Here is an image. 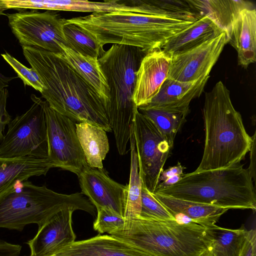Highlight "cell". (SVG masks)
Returning <instances> with one entry per match:
<instances>
[{
    "label": "cell",
    "mask_w": 256,
    "mask_h": 256,
    "mask_svg": "<svg viewBox=\"0 0 256 256\" xmlns=\"http://www.w3.org/2000/svg\"><path fill=\"white\" fill-rule=\"evenodd\" d=\"M202 256H213L210 250L205 252Z\"/></svg>",
    "instance_id": "obj_41"
},
{
    "label": "cell",
    "mask_w": 256,
    "mask_h": 256,
    "mask_svg": "<svg viewBox=\"0 0 256 256\" xmlns=\"http://www.w3.org/2000/svg\"><path fill=\"white\" fill-rule=\"evenodd\" d=\"M8 96V92L6 88L0 90V144L4 136L3 132L5 127L12 120L11 116L6 110Z\"/></svg>",
    "instance_id": "obj_33"
},
{
    "label": "cell",
    "mask_w": 256,
    "mask_h": 256,
    "mask_svg": "<svg viewBox=\"0 0 256 256\" xmlns=\"http://www.w3.org/2000/svg\"><path fill=\"white\" fill-rule=\"evenodd\" d=\"M130 166L129 182L124 192V220L139 217L141 210L142 179L140 175L138 163L133 131L130 139Z\"/></svg>",
    "instance_id": "obj_28"
},
{
    "label": "cell",
    "mask_w": 256,
    "mask_h": 256,
    "mask_svg": "<svg viewBox=\"0 0 256 256\" xmlns=\"http://www.w3.org/2000/svg\"><path fill=\"white\" fill-rule=\"evenodd\" d=\"M227 44L226 34L223 32L194 49L172 57L168 78L191 82L210 75Z\"/></svg>",
    "instance_id": "obj_12"
},
{
    "label": "cell",
    "mask_w": 256,
    "mask_h": 256,
    "mask_svg": "<svg viewBox=\"0 0 256 256\" xmlns=\"http://www.w3.org/2000/svg\"><path fill=\"white\" fill-rule=\"evenodd\" d=\"M86 32L102 46L112 44L139 48L146 52L193 22L130 12L92 13L66 19Z\"/></svg>",
    "instance_id": "obj_3"
},
{
    "label": "cell",
    "mask_w": 256,
    "mask_h": 256,
    "mask_svg": "<svg viewBox=\"0 0 256 256\" xmlns=\"http://www.w3.org/2000/svg\"><path fill=\"white\" fill-rule=\"evenodd\" d=\"M206 228L212 238L209 250L213 256H240L248 232L244 226L238 229L216 224Z\"/></svg>",
    "instance_id": "obj_26"
},
{
    "label": "cell",
    "mask_w": 256,
    "mask_h": 256,
    "mask_svg": "<svg viewBox=\"0 0 256 256\" xmlns=\"http://www.w3.org/2000/svg\"><path fill=\"white\" fill-rule=\"evenodd\" d=\"M228 44L238 52V64L244 68L256 61V10L240 12L226 34Z\"/></svg>",
    "instance_id": "obj_18"
},
{
    "label": "cell",
    "mask_w": 256,
    "mask_h": 256,
    "mask_svg": "<svg viewBox=\"0 0 256 256\" xmlns=\"http://www.w3.org/2000/svg\"><path fill=\"white\" fill-rule=\"evenodd\" d=\"M78 176L82 193L96 208H108L124 216L126 186L110 178L103 168L88 166Z\"/></svg>",
    "instance_id": "obj_13"
},
{
    "label": "cell",
    "mask_w": 256,
    "mask_h": 256,
    "mask_svg": "<svg viewBox=\"0 0 256 256\" xmlns=\"http://www.w3.org/2000/svg\"><path fill=\"white\" fill-rule=\"evenodd\" d=\"M153 194L228 210L256 209L252 178L240 162L226 168L183 174L176 184Z\"/></svg>",
    "instance_id": "obj_6"
},
{
    "label": "cell",
    "mask_w": 256,
    "mask_h": 256,
    "mask_svg": "<svg viewBox=\"0 0 256 256\" xmlns=\"http://www.w3.org/2000/svg\"><path fill=\"white\" fill-rule=\"evenodd\" d=\"M256 132L252 136V142L250 149V164L248 169L252 178L256 182Z\"/></svg>",
    "instance_id": "obj_36"
},
{
    "label": "cell",
    "mask_w": 256,
    "mask_h": 256,
    "mask_svg": "<svg viewBox=\"0 0 256 256\" xmlns=\"http://www.w3.org/2000/svg\"><path fill=\"white\" fill-rule=\"evenodd\" d=\"M53 168V163L48 158L32 156L0 158V198L18 182L28 180L34 176H45Z\"/></svg>",
    "instance_id": "obj_19"
},
{
    "label": "cell",
    "mask_w": 256,
    "mask_h": 256,
    "mask_svg": "<svg viewBox=\"0 0 256 256\" xmlns=\"http://www.w3.org/2000/svg\"><path fill=\"white\" fill-rule=\"evenodd\" d=\"M147 52L130 46L113 44L98 58L106 78L110 124L120 155L128 151L138 108L133 100L136 72Z\"/></svg>",
    "instance_id": "obj_4"
},
{
    "label": "cell",
    "mask_w": 256,
    "mask_h": 256,
    "mask_svg": "<svg viewBox=\"0 0 256 256\" xmlns=\"http://www.w3.org/2000/svg\"><path fill=\"white\" fill-rule=\"evenodd\" d=\"M148 118L172 147L175 137L184 124L190 108L184 109L138 108Z\"/></svg>",
    "instance_id": "obj_27"
},
{
    "label": "cell",
    "mask_w": 256,
    "mask_h": 256,
    "mask_svg": "<svg viewBox=\"0 0 256 256\" xmlns=\"http://www.w3.org/2000/svg\"><path fill=\"white\" fill-rule=\"evenodd\" d=\"M124 220L110 234L150 256H202L212 242L207 228L192 222L140 216Z\"/></svg>",
    "instance_id": "obj_5"
},
{
    "label": "cell",
    "mask_w": 256,
    "mask_h": 256,
    "mask_svg": "<svg viewBox=\"0 0 256 256\" xmlns=\"http://www.w3.org/2000/svg\"><path fill=\"white\" fill-rule=\"evenodd\" d=\"M96 209L98 214L93 228L100 234L107 232L110 234L124 226L125 220L122 215L106 208L97 207Z\"/></svg>",
    "instance_id": "obj_31"
},
{
    "label": "cell",
    "mask_w": 256,
    "mask_h": 256,
    "mask_svg": "<svg viewBox=\"0 0 256 256\" xmlns=\"http://www.w3.org/2000/svg\"><path fill=\"white\" fill-rule=\"evenodd\" d=\"M254 256H256V254L254 255Z\"/></svg>",
    "instance_id": "obj_42"
},
{
    "label": "cell",
    "mask_w": 256,
    "mask_h": 256,
    "mask_svg": "<svg viewBox=\"0 0 256 256\" xmlns=\"http://www.w3.org/2000/svg\"><path fill=\"white\" fill-rule=\"evenodd\" d=\"M256 254V232L255 230H248L246 241L240 256H254Z\"/></svg>",
    "instance_id": "obj_34"
},
{
    "label": "cell",
    "mask_w": 256,
    "mask_h": 256,
    "mask_svg": "<svg viewBox=\"0 0 256 256\" xmlns=\"http://www.w3.org/2000/svg\"><path fill=\"white\" fill-rule=\"evenodd\" d=\"M183 168L180 164L178 162L176 166L162 172L158 179V183L175 176L183 175Z\"/></svg>",
    "instance_id": "obj_37"
},
{
    "label": "cell",
    "mask_w": 256,
    "mask_h": 256,
    "mask_svg": "<svg viewBox=\"0 0 256 256\" xmlns=\"http://www.w3.org/2000/svg\"><path fill=\"white\" fill-rule=\"evenodd\" d=\"M8 9L4 0H0V16L5 14L4 12Z\"/></svg>",
    "instance_id": "obj_40"
},
{
    "label": "cell",
    "mask_w": 256,
    "mask_h": 256,
    "mask_svg": "<svg viewBox=\"0 0 256 256\" xmlns=\"http://www.w3.org/2000/svg\"><path fill=\"white\" fill-rule=\"evenodd\" d=\"M63 30L65 46L76 52L97 58L104 52L103 47L80 26L66 22Z\"/></svg>",
    "instance_id": "obj_29"
},
{
    "label": "cell",
    "mask_w": 256,
    "mask_h": 256,
    "mask_svg": "<svg viewBox=\"0 0 256 256\" xmlns=\"http://www.w3.org/2000/svg\"><path fill=\"white\" fill-rule=\"evenodd\" d=\"M39 7L48 10H66L92 13L130 12L142 14L140 0H105L92 2L88 0H41Z\"/></svg>",
    "instance_id": "obj_23"
},
{
    "label": "cell",
    "mask_w": 256,
    "mask_h": 256,
    "mask_svg": "<svg viewBox=\"0 0 256 256\" xmlns=\"http://www.w3.org/2000/svg\"><path fill=\"white\" fill-rule=\"evenodd\" d=\"M56 256H150L110 234H98L75 241L60 250Z\"/></svg>",
    "instance_id": "obj_16"
},
{
    "label": "cell",
    "mask_w": 256,
    "mask_h": 256,
    "mask_svg": "<svg viewBox=\"0 0 256 256\" xmlns=\"http://www.w3.org/2000/svg\"><path fill=\"white\" fill-rule=\"evenodd\" d=\"M16 77H8L0 72V90L8 86L9 82Z\"/></svg>",
    "instance_id": "obj_39"
},
{
    "label": "cell",
    "mask_w": 256,
    "mask_h": 256,
    "mask_svg": "<svg viewBox=\"0 0 256 256\" xmlns=\"http://www.w3.org/2000/svg\"><path fill=\"white\" fill-rule=\"evenodd\" d=\"M8 25L22 46H32L61 53L60 44L66 45L63 28L66 19L56 12L21 10L5 14Z\"/></svg>",
    "instance_id": "obj_9"
},
{
    "label": "cell",
    "mask_w": 256,
    "mask_h": 256,
    "mask_svg": "<svg viewBox=\"0 0 256 256\" xmlns=\"http://www.w3.org/2000/svg\"><path fill=\"white\" fill-rule=\"evenodd\" d=\"M210 75L191 82H181L167 78L157 94L146 105L138 108L184 109L204 92Z\"/></svg>",
    "instance_id": "obj_17"
},
{
    "label": "cell",
    "mask_w": 256,
    "mask_h": 256,
    "mask_svg": "<svg viewBox=\"0 0 256 256\" xmlns=\"http://www.w3.org/2000/svg\"><path fill=\"white\" fill-rule=\"evenodd\" d=\"M60 46L62 50L61 56L94 89L108 106V88L98 58L84 56L62 44Z\"/></svg>",
    "instance_id": "obj_24"
},
{
    "label": "cell",
    "mask_w": 256,
    "mask_h": 256,
    "mask_svg": "<svg viewBox=\"0 0 256 256\" xmlns=\"http://www.w3.org/2000/svg\"><path fill=\"white\" fill-rule=\"evenodd\" d=\"M205 140L200 164L194 171L219 170L240 162L252 142L240 113L234 108L230 92L221 81L205 93L203 108Z\"/></svg>",
    "instance_id": "obj_2"
},
{
    "label": "cell",
    "mask_w": 256,
    "mask_h": 256,
    "mask_svg": "<svg viewBox=\"0 0 256 256\" xmlns=\"http://www.w3.org/2000/svg\"><path fill=\"white\" fill-rule=\"evenodd\" d=\"M225 32L207 16H202L170 38L162 47L168 57L194 49Z\"/></svg>",
    "instance_id": "obj_20"
},
{
    "label": "cell",
    "mask_w": 256,
    "mask_h": 256,
    "mask_svg": "<svg viewBox=\"0 0 256 256\" xmlns=\"http://www.w3.org/2000/svg\"><path fill=\"white\" fill-rule=\"evenodd\" d=\"M140 217L162 220L176 219L154 196L142 180Z\"/></svg>",
    "instance_id": "obj_30"
},
{
    "label": "cell",
    "mask_w": 256,
    "mask_h": 256,
    "mask_svg": "<svg viewBox=\"0 0 256 256\" xmlns=\"http://www.w3.org/2000/svg\"><path fill=\"white\" fill-rule=\"evenodd\" d=\"M76 132L88 165L103 168L102 162L110 150L106 132L86 122L76 123Z\"/></svg>",
    "instance_id": "obj_25"
},
{
    "label": "cell",
    "mask_w": 256,
    "mask_h": 256,
    "mask_svg": "<svg viewBox=\"0 0 256 256\" xmlns=\"http://www.w3.org/2000/svg\"><path fill=\"white\" fill-rule=\"evenodd\" d=\"M171 58L161 48L146 54L136 72L133 100L138 108L150 102L168 78Z\"/></svg>",
    "instance_id": "obj_15"
},
{
    "label": "cell",
    "mask_w": 256,
    "mask_h": 256,
    "mask_svg": "<svg viewBox=\"0 0 256 256\" xmlns=\"http://www.w3.org/2000/svg\"><path fill=\"white\" fill-rule=\"evenodd\" d=\"M82 210L96 216V208L80 192L62 194L28 180L18 182L0 198V228L22 231L28 224L40 227L58 212Z\"/></svg>",
    "instance_id": "obj_7"
},
{
    "label": "cell",
    "mask_w": 256,
    "mask_h": 256,
    "mask_svg": "<svg viewBox=\"0 0 256 256\" xmlns=\"http://www.w3.org/2000/svg\"><path fill=\"white\" fill-rule=\"evenodd\" d=\"M133 136L140 175L146 188L153 194L172 147L154 124L138 110L134 116Z\"/></svg>",
    "instance_id": "obj_10"
},
{
    "label": "cell",
    "mask_w": 256,
    "mask_h": 256,
    "mask_svg": "<svg viewBox=\"0 0 256 256\" xmlns=\"http://www.w3.org/2000/svg\"><path fill=\"white\" fill-rule=\"evenodd\" d=\"M22 48L44 86L41 94L51 108L75 122L112 132L106 104L60 53Z\"/></svg>",
    "instance_id": "obj_1"
},
{
    "label": "cell",
    "mask_w": 256,
    "mask_h": 256,
    "mask_svg": "<svg viewBox=\"0 0 256 256\" xmlns=\"http://www.w3.org/2000/svg\"><path fill=\"white\" fill-rule=\"evenodd\" d=\"M4 59L12 66L25 86H29L40 93L44 86L38 74L33 68H28L7 52L2 54Z\"/></svg>",
    "instance_id": "obj_32"
},
{
    "label": "cell",
    "mask_w": 256,
    "mask_h": 256,
    "mask_svg": "<svg viewBox=\"0 0 256 256\" xmlns=\"http://www.w3.org/2000/svg\"><path fill=\"white\" fill-rule=\"evenodd\" d=\"M22 246L0 240V256H20Z\"/></svg>",
    "instance_id": "obj_35"
},
{
    "label": "cell",
    "mask_w": 256,
    "mask_h": 256,
    "mask_svg": "<svg viewBox=\"0 0 256 256\" xmlns=\"http://www.w3.org/2000/svg\"></svg>",
    "instance_id": "obj_43"
},
{
    "label": "cell",
    "mask_w": 256,
    "mask_h": 256,
    "mask_svg": "<svg viewBox=\"0 0 256 256\" xmlns=\"http://www.w3.org/2000/svg\"><path fill=\"white\" fill-rule=\"evenodd\" d=\"M30 98V108L8 124V132L0 144V158H48L46 100L34 94Z\"/></svg>",
    "instance_id": "obj_8"
},
{
    "label": "cell",
    "mask_w": 256,
    "mask_h": 256,
    "mask_svg": "<svg viewBox=\"0 0 256 256\" xmlns=\"http://www.w3.org/2000/svg\"><path fill=\"white\" fill-rule=\"evenodd\" d=\"M154 196L174 216L184 222H192L208 227L218 221L227 208L191 202L160 194Z\"/></svg>",
    "instance_id": "obj_21"
},
{
    "label": "cell",
    "mask_w": 256,
    "mask_h": 256,
    "mask_svg": "<svg viewBox=\"0 0 256 256\" xmlns=\"http://www.w3.org/2000/svg\"><path fill=\"white\" fill-rule=\"evenodd\" d=\"M74 210L66 209L54 214L38 227L35 236L26 244L29 256H53L75 242L76 235L72 226Z\"/></svg>",
    "instance_id": "obj_14"
},
{
    "label": "cell",
    "mask_w": 256,
    "mask_h": 256,
    "mask_svg": "<svg viewBox=\"0 0 256 256\" xmlns=\"http://www.w3.org/2000/svg\"><path fill=\"white\" fill-rule=\"evenodd\" d=\"M48 158L54 165L78 176L88 165L76 132V122L60 114L46 101Z\"/></svg>",
    "instance_id": "obj_11"
},
{
    "label": "cell",
    "mask_w": 256,
    "mask_h": 256,
    "mask_svg": "<svg viewBox=\"0 0 256 256\" xmlns=\"http://www.w3.org/2000/svg\"><path fill=\"white\" fill-rule=\"evenodd\" d=\"M202 18L207 16L226 33L241 11L255 8L254 4L244 0H186Z\"/></svg>",
    "instance_id": "obj_22"
},
{
    "label": "cell",
    "mask_w": 256,
    "mask_h": 256,
    "mask_svg": "<svg viewBox=\"0 0 256 256\" xmlns=\"http://www.w3.org/2000/svg\"><path fill=\"white\" fill-rule=\"evenodd\" d=\"M182 176L183 175L175 176L165 180L164 182H159L156 190L166 188L174 185L181 179Z\"/></svg>",
    "instance_id": "obj_38"
}]
</instances>
